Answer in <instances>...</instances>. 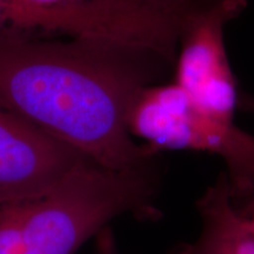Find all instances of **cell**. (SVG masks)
Here are the masks:
<instances>
[{
	"mask_svg": "<svg viewBox=\"0 0 254 254\" xmlns=\"http://www.w3.org/2000/svg\"><path fill=\"white\" fill-rule=\"evenodd\" d=\"M0 33V106L101 167L139 168L158 153L127 127L133 101L176 62L157 51L95 38L41 40Z\"/></svg>",
	"mask_w": 254,
	"mask_h": 254,
	"instance_id": "obj_1",
	"label": "cell"
},
{
	"mask_svg": "<svg viewBox=\"0 0 254 254\" xmlns=\"http://www.w3.org/2000/svg\"><path fill=\"white\" fill-rule=\"evenodd\" d=\"M158 187L155 161L126 171L90 161L50 189L0 200V254H74L116 218L151 217Z\"/></svg>",
	"mask_w": 254,
	"mask_h": 254,
	"instance_id": "obj_2",
	"label": "cell"
},
{
	"mask_svg": "<svg viewBox=\"0 0 254 254\" xmlns=\"http://www.w3.org/2000/svg\"><path fill=\"white\" fill-rule=\"evenodd\" d=\"M132 136L154 152L193 151L217 155L226 166L233 201L245 212L254 201V135L233 120L202 110L176 82L145 87L127 117Z\"/></svg>",
	"mask_w": 254,
	"mask_h": 254,
	"instance_id": "obj_3",
	"label": "cell"
},
{
	"mask_svg": "<svg viewBox=\"0 0 254 254\" xmlns=\"http://www.w3.org/2000/svg\"><path fill=\"white\" fill-rule=\"evenodd\" d=\"M247 0H190L178 37L173 81L202 110L233 120L239 93L225 44L226 25Z\"/></svg>",
	"mask_w": 254,
	"mask_h": 254,
	"instance_id": "obj_4",
	"label": "cell"
},
{
	"mask_svg": "<svg viewBox=\"0 0 254 254\" xmlns=\"http://www.w3.org/2000/svg\"><path fill=\"white\" fill-rule=\"evenodd\" d=\"M90 161L71 146L0 106V200L50 189Z\"/></svg>",
	"mask_w": 254,
	"mask_h": 254,
	"instance_id": "obj_5",
	"label": "cell"
},
{
	"mask_svg": "<svg viewBox=\"0 0 254 254\" xmlns=\"http://www.w3.org/2000/svg\"><path fill=\"white\" fill-rule=\"evenodd\" d=\"M199 236L228 254H254V227L232 198L226 174H221L198 200Z\"/></svg>",
	"mask_w": 254,
	"mask_h": 254,
	"instance_id": "obj_6",
	"label": "cell"
},
{
	"mask_svg": "<svg viewBox=\"0 0 254 254\" xmlns=\"http://www.w3.org/2000/svg\"><path fill=\"white\" fill-rule=\"evenodd\" d=\"M37 14L17 0H0V33L5 31L34 32Z\"/></svg>",
	"mask_w": 254,
	"mask_h": 254,
	"instance_id": "obj_7",
	"label": "cell"
},
{
	"mask_svg": "<svg viewBox=\"0 0 254 254\" xmlns=\"http://www.w3.org/2000/svg\"><path fill=\"white\" fill-rule=\"evenodd\" d=\"M174 254H228L220 247L211 243V241L205 239L201 236L196 238L193 243L186 244L179 247Z\"/></svg>",
	"mask_w": 254,
	"mask_h": 254,
	"instance_id": "obj_8",
	"label": "cell"
},
{
	"mask_svg": "<svg viewBox=\"0 0 254 254\" xmlns=\"http://www.w3.org/2000/svg\"><path fill=\"white\" fill-rule=\"evenodd\" d=\"M17 1L25 6H28V7L50 9L77 4V2L81 1V0H17Z\"/></svg>",
	"mask_w": 254,
	"mask_h": 254,
	"instance_id": "obj_9",
	"label": "cell"
},
{
	"mask_svg": "<svg viewBox=\"0 0 254 254\" xmlns=\"http://www.w3.org/2000/svg\"><path fill=\"white\" fill-rule=\"evenodd\" d=\"M138 1L155 6V7L178 11V9H182L185 7L187 2H189V0H138Z\"/></svg>",
	"mask_w": 254,
	"mask_h": 254,
	"instance_id": "obj_10",
	"label": "cell"
},
{
	"mask_svg": "<svg viewBox=\"0 0 254 254\" xmlns=\"http://www.w3.org/2000/svg\"><path fill=\"white\" fill-rule=\"evenodd\" d=\"M239 106L244 110L252 112L254 114V97L250 94H243L239 97Z\"/></svg>",
	"mask_w": 254,
	"mask_h": 254,
	"instance_id": "obj_11",
	"label": "cell"
},
{
	"mask_svg": "<svg viewBox=\"0 0 254 254\" xmlns=\"http://www.w3.org/2000/svg\"><path fill=\"white\" fill-rule=\"evenodd\" d=\"M244 213H245L247 217H249L251 224H252V226L254 227V201L252 202V204H251L250 207L247 208L246 211L244 212Z\"/></svg>",
	"mask_w": 254,
	"mask_h": 254,
	"instance_id": "obj_12",
	"label": "cell"
}]
</instances>
